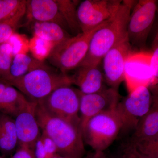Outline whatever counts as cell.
Here are the masks:
<instances>
[{
    "instance_id": "obj_18",
    "label": "cell",
    "mask_w": 158,
    "mask_h": 158,
    "mask_svg": "<svg viewBox=\"0 0 158 158\" xmlns=\"http://www.w3.org/2000/svg\"><path fill=\"white\" fill-rule=\"evenodd\" d=\"M44 63L40 59L21 52L13 56L10 69V78L8 83L14 79L23 76L29 72L42 66Z\"/></svg>"
},
{
    "instance_id": "obj_1",
    "label": "cell",
    "mask_w": 158,
    "mask_h": 158,
    "mask_svg": "<svg viewBox=\"0 0 158 158\" xmlns=\"http://www.w3.org/2000/svg\"><path fill=\"white\" fill-rule=\"evenodd\" d=\"M35 115L40 130L54 142L59 155L83 158L85 149L80 125L51 115L37 102Z\"/></svg>"
},
{
    "instance_id": "obj_4",
    "label": "cell",
    "mask_w": 158,
    "mask_h": 158,
    "mask_svg": "<svg viewBox=\"0 0 158 158\" xmlns=\"http://www.w3.org/2000/svg\"><path fill=\"white\" fill-rule=\"evenodd\" d=\"M108 21L91 31L80 33L55 46L48 54V61L62 73L66 74L78 68L87 55L93 34Z\"/></svg>"
},
{
    "instance_id": "obj_27",
    "label": "cell",
    "mask_w": 158,
    "mask_h": 158,
    "mask_svg": "<svg viewBox=\"0 0 158 158\" xmlns=\"http://www.w3.org/2000/svg\"><path fill=\"white\" fill-rule=\"evenodd\" d=\"M92 158H107L103 152L97 151L93 154Z\"/></svg>"
},
{
    "instance_id": "obj_19",
    "label": "cell",
    "mask_w": 158,
    "mask_h": 158,
    "mask_svg": "<svg viewBox=\"0 0 158 158\" xmlns=\"http://www.w3.org/2000/svg\"><path fill=\"white\" fill-rule=\"evenodd\" d=\"M26 12V3L13 16L0 22V45L8 42L14 35L20 21Z\"/></svg>"
},
{
    "instance_id": "obj_13",
    "label": "cell",
    "mask_w": 158,
    "mask_h": 158,
    "mask_svg": "<svg viewBox=\"0 0 158 158\" xmlns=\"http://www.w3.org/2000/svg\"><path fill=\"white\" fill-rule=\"evenodd\" d=\"M37 102L29 100L14 117L18 145L34 151L35 143L40 136V128L35 115Z\"/></svg>"
},
{
    "instance_id": "obj_22",
    "label": "cell",
    "mask_w": 158,
    "mask_h": 158,
    "mask_svg": "<svg viewBox=\"0 0 158 158\" xmlns=\"http://www.w3.org/2000/svg\"><path fill=\"white\" fill-rule=\"evenodd\" d=\"M12 45L9 42L0 45V79L8 82L10 78V69L13 60Z\"/></svg>"
},
{
    "instance_id": "obj_16",
    "label": "cell",
    "mask_w": 158,
    "mask_h": 158,
    "mask_svg": "<svg viewBox=\"0 0 158 158\" xmlns=\"http://www.w3.org/2000/svg\"><path fill=\"white\" fill-rule=\"evenodd\" d=\"M18 145L14 118L0 113V151L4 156L14 152Z\"/></svg>"
},
{
    "instance_id": "obj_26",
    "label": "cell",
    "mask_w": 158,
    "mask_h": 158,
    "mask_svg": "<svg viewBox=\"0 0 158 158\" xmlns=\"http://www.w3.org/2000/svg\"><path fill=\"white\" fill-rule=\"evenodd\" d=\"M150 65L153 76H156L157 75L158 48H156L153 53L152 54Z\"/></svg>"
},
{
    "instance_id": "obj_23",
    "label": "cell",
    "mask_w": 158,
    "mask_h": 158,
    "mask_svg": "<svg viewBox=\"0 0 158 158\" xmlns=\"http://www.w3.org/2000/svg\"><path fill=\"white\" fill-rule=\"evenodd\" d=\"M26 3L25 0H0V22L13 16Z\"/></svg>"
},
{
    "instance_id": "obj_3",
    "label": "cell",
    "mask_w": 158,
    "mask_h": 158,
    "mask_svg": "<svg viewBox=\"0 0 158 158\" xmlns=\"http://www.w3.org/2000/svg\"><path fill=\"white\" fill-rule=\"evenodd\" d=\"M30 100L37 102L60 87L72 85L71 77L56 72L46 64L9 82Z\"/></svg>"
},
{
    "instance_id": "obj_30",
    "label": "cell",
    "mask_w": 158,
    "mask_h": 158,
    "mask_svg": "<svg viewBox=\"0 0 158 158\" xmlns=\"http://www.w3.org/2000/svg\"><path fill=\"white\" fill-rule=\"evenodd\" d=\"M0 158H2V157H0Z\"/></svg>"
},
{
    "instance_id": "obj_29",
    "label": "cell",
    "mask_w": 158,
    "mask_h": 158,
    "mask_svg": "<svg viewBox=\"0 0 158 158\" xmlns=\"http://www.w3.org/2000/svg\"><path fill=\"white\" fill-rule=\"evenodd\" d=\"M87 158H92V156H88V157Z\"/></svg>"
},
{
    "instance_id": "obj_2",
    "label": "cell",
    "mask_w": 158,
    "mask_h": 158,
    "mask_svg": "<svg viewBox=\"0 0 158 158\" xmlns=\"http://www.w3.org/2000/svg\"><path fill=\"white\" fill-rule=\"evenodd\" d=\"M134 3L131 1L122 2L115 15L94 33L87 55L79 67L99 65L108 51L127 37L128 22Z\"/></svg>"
},
{
    "instance_id": "obj_14",
    "label": "cell",
    "mask_w": 158,
    "mask_h": 158,
    "mask_svg": "<svg viewBox=\"0 0 158 158\" xmlns=\"http://www.w3.org/2000/svg\"><path fill=\"white\" fill-rule=\"evenodd\" d=\"M29 20L38 22H53L64 30L69 29L59 11L56 0L26 1V12Z\"/></svg>"
},
{
    "instance_id": "obj_11",
    "label": "cell",
    "mask_w": 158,
    "mask_h": 158,
    "mask_svg": "<svg viewBox=\"0 0 158 158\" xmlns=\"http://www.w3.org/2000/svg\"><path fill=\"white\" fill-rule=\"evenodd\" d=\"M119 99L118 89L116 88H105L100 91L90 94L81 92L79 113L81 130L93 116L116 109Z\"/></svg>"
},
{
    "instance_id": "obj_6",
    "label": "cell",
    "mask_w": 158,
    "mask_h": 158,
    "mask_svg": "<svg viewBox=\"0 0 158 158\" xmlns=\"http://www.w3.org/2000/svg\"><path fill=\"white\" fill-rule=\"evenodd\" d=\"M80 98V90L65 86L57 88L37 102L51 115L81 125Z\"/></svg>"
},
{
    "instance_id": "obj_17",
    "label": "cell",
    "mask_w": 158,
    "mask_h": 158,
    "mask_svg": "<svg viewBox=\"0 0 158 158\" xmlns=\"http://www.w3.org/2000/svg\"><path fill=\"white\" fill-rule=\"evenodd\" d=\"M33 29L36 37L53 47L71 37L65 30L55 23L36 22Z\"/></svg>"
},
{
    "instance_id": "obj_7",
    "label": "cell",
    "mask_w": 158,
    "mask_h": 158,
    "mask_svg": "<svg viewBox=\"0 0 158 158\" xmlns=\"http://www.w3.org/2000/svg\"><path fill=\"white\" fill-rule=\"evenodd\" d=\"M152 102L151 94L145 85L138 86L119 101L116 110L121 119L122 131H134L141 118L149 111Z\"/></svg>"
},
{
    "instance_id": "obj_12",
    "label": "cell",
    "mask_w": 158,
    "mask_h": 158,
    "mask_svg": "<svg viewBox=\"0 0 158 158\" xmlns=\"http://www.w3.org/2000/svg\"><path fill=\"white\" fill-rule=\"evenodd\" d=\"M131 54V44L127 37L108 51L103 58L104 77L110 88L118 89L124 81L126 64Z\"/></svg>"
},
{
    "instance_id": "obj_21",
    "label": "cell",
    "mask_w": 158,
    "mask_h": 158,
    "mask_svg": "<svg viewBox=\"0 0 158 158\" xmlns=\"http://www.w3.org/2000/svg\"><path fill=\"white\" fill-rule=\"evenodd\" d=\"M34 152L36 158H52L59 154L54 142L42 132L35 143Z\"/></svg>"
},
{
    "instance_id": "obj_15",
    "label": "cell",
    "mask_w": 158,
    "mask_h": 158,
    "mask_svg": "<svg viewBox=\"0 0 158 158\" xmlns=\"http://www.w3.org/2000/svg\"><path fill=\"white\" fill-rule=\"evenodd\" d=\"M75 73L71 76L72 84L78 87L83 94L98 92L105 88L103 73L98 66H81L77 68Z\"/></svg>"
},
{
    "instance_id": "obj_24",
    "label": "cell",
    "mask_w": 158,
    "mask_h": 158,
    "mask_svg": "<svg viewBox=\"0 0 158 158\" xmlns=\"http://www.w3.org/2000/svg\"><path fill=\"white\" fill-rule=\"evenodd\" d=\"M11 158H36L32 150L24 147H19Z\"/></svg>"
},
{
    "instance_id": "obj_25",
    "label": "cell",
    "mask_w": 158,
    "mask_h": 158,
    "mask_svg": "<svg viewBox=\"0 0 158 158\" xmlns=\"http://www.w3.org/2000/svg\"><path fill=\"white\" fill-rule=\"evenodd\" d=\"M126 158H152L143 154L135 148L129 145L124 151Z\"/></svg>"
},
{
    "instance_id": "obj_20",
    "label": "cell",
    "mask_w": 158,
    "mask_h": 158,
    "mask_svg": "<svg viewBox=\"0 0 158 158\" xmlns=\"http://www.w3.org/2000/svg\"><path fill=\"white\" fill-rule=\"evenodd\" d=\"M59 11L64 19L69 29L75 33L80 31L77 17L76 1L70 0H56Z\"/></svg>"
},
{
    "instance_id": "obj_10",
    "label": "cell",
    "mask_w": 158,
    "mask_h": 158,
    "mask_svg": "<svg viewBox=\"0 0 158 158\" xmlns=\"http://www.w3.org/2000/svg\"><path fill=\"white\" fill-rule=\"evenodd\" d=\"M120 0H85L77 9V17L82 33H85L106 22L115 15Z\"/></svg>"
},
{
    "instance_id": "obj_9",
    "label": "cell",
    "mask_w": 158,
    "mask_h": 158,
    "mask_svg": "<svg viewBox=\"0 0 158 158\" xmlns=\"http://www.w3.org/2000/svg\"><path fill=\"white\" fill-rule=\"evenodd\" d=\"M155 101L134 130L129 145L143 154L158 158V104Z\"/></svg>"
},
{
    "instance_id": "obj_8",
    "label": "cell",
    "mask_w": 158,
    "mask_h": 158,
    "mask_svg": "<svg viewBox=\"0 0 158 158\" xmlns=\"http://www.w3.org/2000/svg\"><path fill=\"white\" fill-rule=\"evenodd\" d=\"M156 1L141 0L131 12L127 26V36L131 44L143 48L152 28L157 10Z\"/></svg>"
},
{
    "instance_id": "obj_28",
    "label": "cell",
    "mask_w": 158,
    "mask_h": 158,
    "mask_svg": "<svg viewBox=\"0 0 158 158\" xmlns=\"http://www.w3.org/2000/svg\"><path fill=\"white\" fill-rule=\"evenodd\" d=\"M52 158H68L62 156H61L59 155V154H57V155L55 156H54Z\"/></svg>"
},
{
    "instance_id": "obj_5",
    "label": "cell",
    "mask_w": 158,
    "mask_h": 158,
    "mask_svg": "<svg viewBox=\"0 0 158 158\" xmlns=\"http://www.w3.org/2000/svg\"><path fill=\"white\" fill-rule=\"evenodd\" d=\"M122 122L116 108L90 118L82 130L84 143L95 152H103L121 131Z\"/></svg>"
}]
</instances>
